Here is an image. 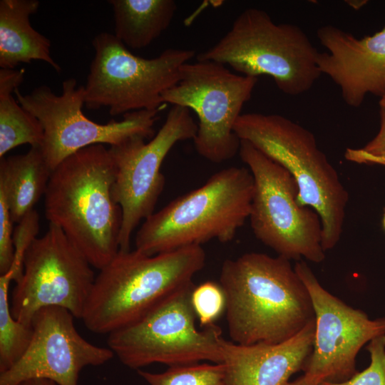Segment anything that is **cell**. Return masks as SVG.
<instances>
[{
	"label": "cell",
	"instance_id": "cell-1",
	"mask_svg": "<svg viewBox=\"0 0 385 385\" xmlns=\"http://www.w3.org/2000/svg\"><path fill=\"white\" fill-rule=\"evenodd\" d=\"M220 285L233 342L278 344L314 319L309 293L290 260L258 252L226 260Z\"/></svg>",
	"mask_w": 385,
	"mask_h": 385
},
{
	"label": "cell",
	"instance_id": "cell-2",
	"mask_svg": "<svg viewBox=\"0 0 385 385\" xmlns=\"http://www.w3.org/2000/svg\"><path fill=\"white\" fill-rule=\"evenodd\" d=\"M115 166L104 145L83 148L53 171L44 195L46 217L91 266L101 270L120 250L122 210L112 195Z\"/></svg>",
	"mask_w": 385,
	"mask_h": 385
},
{
	"label": "cell",
	"instance_id": "cell-3",
	"mask_svg": "<svg viewBox=\"0 0 385 385\" xmlns=\"http://www.w3.org/2000/svg\"><path fill=\"white\" fill-rule=\"evenodd\" d=\"M205 259L200 245L152 256L135 249L119 250L99 270L81 319L97 334H109L124 328L192 282Z\"/></svg>",
	"mask_w": 385,
	"mask_h": 385
},
{
	"label": "cell",
	"instance_id": "cell-4",
	"mask_svg": "<svg viewBox=\"0 0 385 385\" xmlns=\"http://www.w3.org/2000/svg\"><path fill=\"white\" fill-rule=\"evenodd\" d=\"M253 186L247 168L218 171L145 219L135 235V250L152 256L212 240L231 241L249 218Z\"/></svg>",
	"mask_w": 385,
	"mask_h": 385
},
{
	"label": "cell",
	"instance_id": "cell-5",
	"mask_svg": "<svg viewBox=\"0 0 385 385\" xmlns=\"http://www.w3.org/2000/svg\"><path fill=\"white\" fill-rule=\"evenodd\" d=\"M234 131L291 174L299 204L321 218L324 250L333 249L342 236L349 194L314 134L282 115L260 113L241 114Z\"/></svg>",
	"mask_w": 385,
	"mask_h": 385
},
{
	"label": "cell",
	"instance_id": "cell-6",
	"mask_svg": "<svg viewBox=\"0 0 385 385\" xmlns=\"http://www.w3.org/2000/svg\"><path fill=\"white\" fill-rule=\"evenodd\" d=\"M318 54L297 25L276 24L264 10L248 8L197 61L228 65L246 76L267 75L282 93L294 96L310 90L322 75Z\"/></svg>",
	"mask_w": 385,
	"mask_h": 385
},
{
	"label": "cell",
	"instance_id": "cell-7",
	"mask_svg": "<svg viewBox=\"0 0 385 385\" xmlns=\"http://www.w3.org/2000/svg\"><path fill=\"white\" fill-rule=\"evenodd\" d=\"M239 154L253 177L249 218L256 238L289 260L322 262L321 218L312 207L299 204L294 178L247 140H240Z\"/></svg>",
	"mask_w": 385,
	"mask_h": 385
},
{
	"label": "cell",
	"instance_id": "cell-8",
	"mask_svg": "<svg viewBox=\"0 0 385 385\" xmlns=\"http://www.w3.org/2000/svg\"><path fill=\"white\" fill-rule=\"evenodd\" d=\"M191 282L134 323L108 334V346L125 366L139 370L154 363L169 366L210 361L223 362L221 329L215 324L198 330L191 303Z\"/></svg>",
	"mask_w": 385,
	"mask_h": 385
},
{
	"label": "cell",
	"instance_id": "cell-9",
	"mask_svg": "<svg viewBox=\"0 0 385 385\" xmlns=\"http://www.w3.org/2000/svg\"><path fill=\"white\" fill-rule=\"evenodd\" d=\"M92 45L95 54L84 86L85 106L91 110L106 107L113 116L161 108L163 93L178 82L182 66L195 54L170 48L144 58L107 32L96 35Z\"/></svg>",
	"mask_w": 385,
	"mask_h": 385
},
{
	"label": "cell",
	"instance_id": "cell-10",
	"mask_svg": "<svg viewBox=\"0 0 385 385\" xmlns=\"http://www.w3.org/2000/svg\"><path fill=\"white\" fill-rule=\"evenodd\" d=\"M257 81L236 74L217 62H188L182 66L178 82L162 98L164 104L183 106L196 113V151L211 163H221L239 153L240 139L234 126Z\"/></svg>",
	"mask_w": 385,
	"mask_h": 385
},
{
	"label": "cell",
	"instance_id": "cell-11",
	"mask_svg": "<svg viewBox=\"0 0 385 385\" xmlns=\"http://www.w3.org/2000/svg\"><path fill=\"white\" fill-rule=\"evenodd\" d=\"M14 93L18 103L38 120L43 129L40 148L52 170L68 156L93 145H117L134 136L151 139L162 108L127 113L120 121L100 124L83 114L84 86H77L73 78L63 82L61 95L45 85L28 94H22L19 88Z\"/></svg>",
	"mask_w": 385,
	"mask_h": 385
},
{
	"label": "cell",
	"instance_id": "cell-12",
	"mask_svg": "<svg viewBox=\"0 0 385 385\" xmlns=\"http://www.w3.org/2000/svg\"><path fill=\"white\" fill-rule=\"evenodd\" d=\"M92 268L63 232L49 224L26 251L23 274L12 292L14 317L31 325L41 309L60 307L81 319L96 277Z\"/></svg>",
	"mask_w": 385,
	"mask_h": 385
},
{
	"label": "cell",
	"instance_id": "cell-13",
	"mask_svg": "<svg viewBox=\"0 0 385 385\" xmlns=\"http://www.w3.org/2000/svg\"><path fill=\"white\" fill-rule=\"evenodd\" d=\"M197 124L187 108L172 106L158 133L145 142L134 136L111 146L115 175L112 195L122 210L120 250H129L131 236L142 220L153 212L165 186L161 165L178 142L194 139Z\"/></svg>",
	"mask_w": 385,
	"mask_h": 385
},
{
	"label": "cell",
	"instance_id": "cell-14",
	"mask_svg": "<svg viewBox=\"0 0 385 385\" xmlns=\"http://www.w3.org/2000/svg\"><path fill=\"white\" fill-rule=\"evenodd\" d=\"M294 270L306 286L314 311L313 349L304 368V376L319 384L342 382L356 372V357L361 348L385 334V318L369 319L326 290L302 260Z\"/></svg>",
	"mask_w": 385,
	"mask_h": 385
},
{
	"label": "cell",
	"instance_id": "cell-15",
	"mask_svg": "<svg viewBox=\"0 0 385 385\" xmlns=\"http://www.w3.org/2000/svg\"><path fill=\"white\" fill-rule=\"evenodd\" d=\"M66 309L47 307L33 317V336L22 356L0 373V385H18L33 379H46L58 385H78L79 374L88 366H101L114 356L108 346L85 339Z\"/></svg>",
	"mask_w": 385,
	"mask_h": 385
},
{
	"label": "cell",
	"instance_id": "cell-16",
	"mask_svg": "<svg viewBox=\"0 0 385 385\" xmlns=\"http://www.w3.org/2000/svg\"><path fill=\"white\" fill-rule=\"evenodd\" d=\"M317 36L327 49L319 52V69L339 86L346 105L358 108L367 94H385V28L358 38L329 24L319 27Z\"/></svg>",
	"mask_w": 385,
	"mask_h": 385
},
{
	"label": "cell",
	"instance_id": "cell-17",
	"mask_svg": "<svg viewBox=\"0 0 385 385\" xmlns=\"http://www.w3.org/2000/svg\"><path fill=\"white\" fill-rule=\"evenodd\" d=\"M314 319L289 339L278 344L244 345L222 338L227 385H286L303 368L314 339Z\"/></svg>",
	"mask_w": 385,
	"mask_h": 385
},
{
	"label": "cell",
	"instance_id": "cell-18",
	"mask_svg": "<svg viewBox=\"0 0 385 385\" xmlns=\"http://www.w3.org/2000/svg\"><path fill=\"white\" fill-rule=\"evenodd\" d=\"M38 0L0 1V66L14 68L21 63L39 60L57 72L61 66L51 56V41L35 30L29 17L35 14Z\"/></svg>",
	"mask_w": 385,
	"mask_h": 385
},
{
	"label": "cell",
	"instance_id": "cell-19",
	"mask_svg": "<svg viewBox=\"0 0 385 385\" xmlns=\"http://www.w3.org/2000/svg\"><path fill=\"white\" fill-rule=\"evenodd\" d=\"M114 16V35L125 46H149L170 26L177 4L173 0H109Z\"/></svg>",
	"mask_w": 385,
	"mask_h": 385
},
{
	"label": "cell",
	"instance_id": "cell-20",
	"mask_svg": "<svg viewBox=\"0 0 385 385\" xmlns=\"http://www.w3.org/2000/svg\"><path fill=\"white\" fill-rule=\"evenodd\" d=\"M52 171L38 146L31 147L25 154L1 158L0 175L6 184L14 222L34 210L45 195Z\"/></svg>",
	"mask_w": 385,
	"mask_h": 385
},
{
	"label": "cell",
	"instance_id": "cell-21",
	"mask_svg": "<svg viewBox=\"0 0 385 385\" xmlns=\"http://www.w3.org/2000/svg\"><path fill=\"white\" fill-rule=\"evenodd\" d=\"M13 92L0 88V158L24 144L40 147L43 139L40 122L13 98Z\"/></svg>",
	"mask_w": 385,
	"mask_h": 385
},
{
	"label": "cell",
	"instance_id": "cell-22",
	"mask_svg": "<svg viewBox=\"0 0 385 385\" xmlns=\"http://www.w3.org/2000/svg\"><path fill=\"white\" fill-rule=\"evenodd\" d=\"M10 272L0 276V373L11 368L24 354L33 336L32 325L14 317L9 303Z\"/></svg>",
	"mask_w": 385,
	"mask_h": 385
},
{
	"label": "cell",
	"instance_id": "cell-23",
	"mask_svg": "<svg viewBox=\"0 0 385 385\" xmlns=\"http://www.w3.org/2000/svg\"><path fill=\"white\" fill-rule=\"evenodd\" d=\"M149 385H227L224 364H192L169 366L162 373L138 370Z\"/></svg>",
	"mask_w": 385,
	"mask_h": 385
},
{
	"label": "cell",
	"instance_id": "cell-24",
	"mask_svg": "<svg viewBox=\"0 0 385 385\" xmlns=\"http://www.w3.org/2000/svg\"><path fill=\"white\" fill-rule=\"evenodd\" d=\"M191 303L200 323L205 327L214 322L225 309V297L220 284L206 282L195 287Z\"/></svg>",
	"mask_w": 385,
	"mask_h": 385
},
{
	"label": "cell",
	"instance_id": "cell-25",
	"mask_svg": "<svg viewBox=\"0 0 385 385\" xmlns=\"http://www.w3.org/2000/svg\"><path fill=\"white\" fill-rule=\"evenodd\" d=\"M366 349L371 361L365 369L344 381H323L319 385H385V334L370 341Z\"/></svg>",
	"mask_w": 385,
	"mask_h": 385
},
{
	"label": "cell",
	"instance_id": "cell-26",
	"mask_svg": "<svg viewBox=\"0 0 385 385\" xmlns=\"http://www.w3.org/2000/svg\"><path fill=\"white\" fill-rule=\"evenodd\" d=\"M39 230V216L34 210L27 214L14 230L13 241L14 256L9 272L12 273L13 281L17 282L24 270V258L26 250L37 237Z\"/></svg>",
	"mask_w": 385,
	"mask_h": 385
},
{
	"label": "cell",
	"instance_id": "cell-27",
	"mask_svg": "<svg viewBox=\"0 0 385 385\" xmlns=\"http://www.w3.org/2000/svg\"><path fill=\"white\" fill-rule=\"evenodd\" d=\"M13 220L4 178L0 175V274L7 272L14 260Z\"/></svg>",
	"mask_w": 385,
	"mask_h": 385
},
{
	"label": "cell",
	"instance_id": "cell-28",
	"mask_svg": "<svg viewBox=\"0 0 385 385\" xmlns=\"http://www.w3.org/2000/svg\"><path fill=\"white\" fill-rule=\"evenodd\" d=\"M344 158L358 164L385 165V110L380 109V127L376 136L362 148H346Z\"/></svg>",
	"mask_w": 385,
	"mask_h": 385
},
{
	"label": "cell",
	"instance_id": "cell-29",
	"mask_svg": "<svg viewBox=\"0 0 385 385\" xmlns=\"http://www.w3.org/2000/svg\"><path fill=\"white\" fill-rule=\"evenodd\" d=\"M18 385H58L56 382L46 379H33L24 381Z\"/></svg>",
	"mask_w": 385,
	"mask_h": 385
},
{
	"label": "cell",
	"instance_id": "cell-30",
	"mask_svg": "<svg viewBox=\"0 0 385 385\" xmlns=\"http://www.w3.org/2000/svg\"><path fill=\"white\" fill-rule=\"evenodd\" d=\"M286 385H319L306 379L304 376L293 381H289Z\"/></svg>",
	"mask_w": 385,
	"mask_h": 385
},
{
	"label": "cell",
	"instance_id": "cell-31",
	"mask_svg": "<svg viewBox=\"0 0 385 385\" xmlns=\"http://www.w3.org/2000/svg\"><path fill=\"white\" fill-rule=\"evenodd\" d=\"M346 4L350 6L354 9L358 10L363 7L366 3L367 1L365 0H350L346 1Z\"/></svg>",
	"mask_w": 385,
	"mask_h": 385
},
{
	"label": "cell",
	"instance_id": "cell-32",
	"mask_svg": "<svg viewBox=\"0 0 385 385\" xmlns=\"http://www.w3.org/2000/svg\"><path fill=\"white\" fill-rule=\"evenodd\" d=\"M380 109L385 110V94L381 98L379 101Z\"/></svg>",
	"mask_w": 385,
	"mask_h": 385
},
{
	"label": "cell",
	"instance_id": "cell-33",
	"mask_svg": "<svg viewBox=\"0 0 385 385\" xmlns=\"http://www.w3.org/2000/svg\"><path fill=\"white\" fill-rule=\"evenodd\" d=\"M383 225H384V227L385 228V213L383 217Z\"/></svg>",
	"mask_w": 385,
	"mask_h": 385
}]
</instances>
